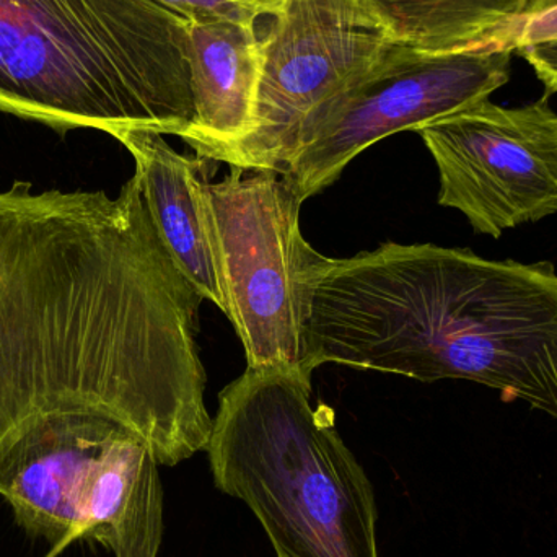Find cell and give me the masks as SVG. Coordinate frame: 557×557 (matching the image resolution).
I'll list each match as a JSON object with an SVG mask.
<instances>
[{"label": "cell", "mask_w": 557, "mask_h": 557, "mask_svg": "<svg viewBox=\"0 0 557 557\" xmlns=\"http://www.w3.org/2000/svg\"><path fill=\"white\" fill-rule=\"evenodd\" d=\"M202 300L136 175L114 198L28 182L0 191V455L59 414L117 422L160 467L206 451Z\"/></svg>", "instance_id": "6da1fadb"}, {"label": "cell", "mask_w": 557, "mask_h": 557, "mask_svg": "<svg viewBox=\"0 0 557 557\" xmlns=\"http://www.w3.org/2000/svg\"><path fill=\"white\" fill-rule=\"evenodd\" d=\"M305 375L324 363L422 383L468 380L557 422V271L468 248L386 242L295 273Z\"/></svg>", "instance_id": "7a4b0ae2"}, {"label": "cell", "mask_w": 557, "mask_h": 557, "mask_svg": "<svg viewBox=\"0 0 557 557\" xmlns=\"http://www.w3.org/2000/svg\"><path fill=\"white\" fill-rule=\"evenodd\" d=\"M188 25L157 0H0V111L180 137L195 121Z\"/></svg>", "instance_id": "3957f363"}, {"label": "cell", "mask_w": 557, "mask_h": 557, "mask_svg": "<svg viewBox=\"0 0 557 557\" xmlns=\"http://www.w3.org/2000/svg\"><path fill=\"white\" fill-rule=\"evenodd\" d=\"M208 451L276 557H380L375 491L298 369H247L219 396Z\"/></svg>", "instance_id": "277c9868"}, {"label": "cell", "mask_w": 557, "mask_h": 557, "mask_svg": "<svg viewBox=\"0 0 557 557\" xmlns=\"http://www.w3.org/2000/svg\"><path fill=\"white\" fill-rule=\"evenodd\" d=\"M211 183L206 166L195 180L202 224L248 369L301 372V305L295 273L305 238L304 201L282 173L260 170Z\"/></svg>", "instance_id": "5b68a950"}, {"label": "cell", "mask_w": 557, "mask_h": 557, "mask_svg": "<svg viewBox=\"0 0 557 557\" xmlns=\"http://www.w3.org/2000/svg\"><path fill=\"white\" fill-rule=\"evenodd\" d=\"M270 18L250 126L208 162L284 173L317 114L395 45L363 0H284Z\"/></svg>", "instance_id": "8992f818"}, {"label": "cell", "mask_w": 557, "mask_h": 557, "mask_svg": "<svg viewBox=\"0 0 557 557\" xmlns=\"http://www.w3.org/2000/svg\"><path fill=\"white\" fill-rule=\"evenodd\" d=\"M512 54L503 42L447 52L393 45L359 84L317 114L282 175L307 201L379 140L487 100L509 82Z\"/></svg>", "instance_id": "52a82bcc"}, {"label": "cell", "mask_w": 557, "mask_h": 557, "mask_svg": "<svg viewBox=\"0 0 557 557\" xmlns=\"http://www.w3.org/2000/svg\"><path fill=\"white\" fill-rule=\"evenodd\" d=\"M437 166L438 205L474 234L536 224L557 214V113L549 97L522 107L487 100L416 131Z\"/></svg>", "instance_id": "ba28073f"}, {"label": "cell", "mask_w": 557, "mask_h": 557, "mask_svg": "<svg viewBox=\"0 0 557 557\" xmlns=\"http://www.w3.org/2000/svg\"><path fill=\"white\" fill-rule=\"evenodd\" d=\"M123 431L94 414L52 416L23 431L0 455V496L16 523L52 545L77 540L85 484L108 442Z\"/></svg>", "instance_id": "9c48e42d"}, {"label": "cell", "mask_w": 557, "mask_h": 557, "mask_svg": "<svg viewBox=\"0 0 557 557\" xmlns=\"http://www.w3.org/2000/svg\"><path fill=\"white\" fill-rule=\"evenodd\" d=\"M159 461L129 431L101 451L85 484L77 540L114 557H159L163 539V486Z\"/></svg>", "instance_id": "30bf717a"}, {"label": "cell", "mask_w": 557, "mask_h": 557, "mask_svg": "<svg viewBox=\"0 0 557 557\" xmlns=\"http://www.w3.org/2000/svg\"><path fill=\"white\" fill-rule=\"evenodd\" d=\"M189 74L195 121L182 139L205 157L247 133L261 69L257 25L188 20Z\"/></svg>", "instance_id": "8fae6325"}, {"label": "cell", "mask_w": 557, "mask_h": 557, "mask_svg": "<svg viewBox=\"0 0 557 557\" xmlns=\"http://www.w3.org/2000/svg\"><path fill=\"white\" fill-rule=\"evenodd\" d=\"M113 137L133 156L134 175L166 250L199 295L224 311V295L195 189L196 176L208 160L182 156L157 131L124 129Z\"/></svg>", "instance_id": "7c38bea8"}, {"label": "cell", "mask_w": 557, "mask_h": 557, "mask_svg": "<svg viewBox=\"0 0 557 557\" xmlns=\"http://www.w3.org/2000/svg\"><path fill=\"white\" fill-rule=\"evenodd\" d=\"M395 45L428 52L510 45L536 0H363ZM513 49V48H512Z\"/></svg>", "instance_id": "4fadbf2b"}, {"label": "cell", "mask_w": 557, "mask_h": 557, "mask_svg": "<svg viewBox=\"0 0 557 557\" xmlns=\"http://www.w3.org/2000/svg\"><path fill=\"white\" fill-rule=\"evenodd\" d=\"M188 20H231L257 25L261 16H274L284 0H157Z\"/></svg>", "instance_id": "5bb4252c"}, {"label": "cell", "mask_w": 557, "mask_h": 557, "mask_svg": "<svg viewBox=\"0 0 557 557\" xmlns=\"http://www.w3.org/2000/svg\"><path fill=\"white\" fill-rule=\"evenodd\" d=\"M548 41H557V2L523 16L510 36L513 52L520 46Z\"/></svg>", "instance_id": "9a60e30c"}, {"label": "cell", "mask_w": 557, "mask_h": 557, "mask_svg": "<svg viewBox=\"0 0 557 557\" xmlns=\"http://www.w3.org/2000/svg\"><path fill=\"white\" fill-rule=\"evenodd\" d=\"M557 0H542V2L535 3V7H533L532 10H530V13L536 12V10L546 9V7L553 5V3H556Z\"/></svg>", "instance_id": "2e32d148"}, {"label": "cell", "mask_w": 557, "mask_h": 557, "mask_svg": "<svg viewBox=\"0 0 557 557\" xmlns=\"http://www.w3.org/2000/svg\"><path fill=\"white\" fill-rule=\"evenodd\" d=\"M539 2H542V0H536V2H535V3H539ZM533 7H535V5H533Z\"/></svg>", "instance_id": "e0dca14e"}]
</instances>
